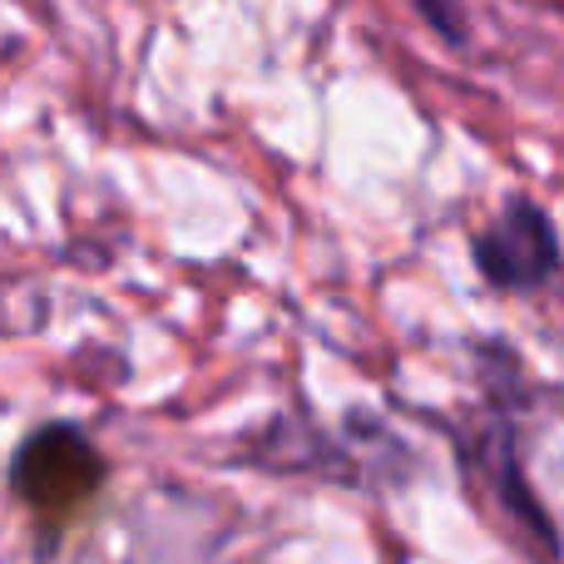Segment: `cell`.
I'll return each instance as SVG.
<instances>
[{
    "instance_id": "obj_1",
    "label": "cell",
    "mask_w": 564,
    "mask_h": 564,
    "mask_svg": "<svg viewBox=\"0 0 564 564\" xmlns=\"http://www.w3.org/2000/svg\"><path fill=\"white\" fill-rule=\"evenodd\" d=\"M470 258H476V273L496 292H540L560 278L564 243L555 218L535 198L510 194L500 214L470 238Z\"/></svg>"
},
{
    "instance_id": "obj_2",
    "label": "cell",
    "mask_w": 564,
    "mask_h": 564,
    "mask_svg": "<svg viewBox=\"0 0 564 564\" xmlns=\"http://www.w3.org/2000/svg\"><path fill=\"white\" fill-rule=\"evenodd\" d=\"M79 460H95L85 446V436H69L65 451H50V431H40V436H30L25 446H20L10 476H15V486L25 490L30 500H55V496H75V490L59 480V470L79 476Z\"/></svg>"
},
{
    "instance_id": "obj_3",
    "label": "cell",
    "mask_w": 564,
    "mask_h": 564,
    "mask_svg": "<svg viewBox=\"0 0 564 564\" xmlns=\"http://www.w3.org/2000/svg\"><path fill=\"white\" fill-rule=\"evenodd\" d=\"M411 10H416L446 45H466V10H460V0H411Z\"/></svg>"
}]
</instances>
